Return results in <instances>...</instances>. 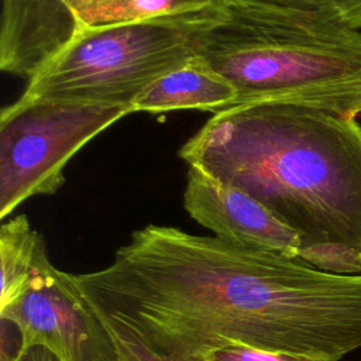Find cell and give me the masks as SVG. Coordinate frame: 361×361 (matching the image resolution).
Segmentation results:
<instances>
[{
	"label": "cell",
	"mask_w": 361,
	"mask_h": 361,
	"mask_svg": "<svg viewBox=\"0 0 361 361\" xmlns=\"http://www.w3.org/2000/svg\"><path fill=\"white\" fill-rule=\"evenodd\" d=\"M121 361H186L219 340L341 361L361 348V272L148 224L76 275Z\"/></svg>",
	"instance_id": "obj_1"
},
{
	"label": "cell",
	"mask_w": 361,
	"mask_h": 361,
	"mask_svg": "<svg viewBox=\"0 0 361 361\" xmlns=\"http://www.w3.org/2000/svg\"><path fill=\"white\" fill-rule=\"evenodd\" d=\"M240 188L300 238L299 258L361 272V126L317 107L255 103L216 113L179 149Z\"/></svg>",
	"instance_id": "obj_2"
},
{
	"label": "cell",
	"mask_w": 361,
	"mask_h": 361,
	"mask_svg": "<svg viewBox=\"0 0 361 361\" xmlns=\"http://www.w3.org/2000/svg\"><path fill=\"white\" fill-rule=\"evenodd\" d=\"M197 55L234 86V106L293 103L361 114V30L327 11L217 0Z\"/></svg>",
	"instance_id": "obj_3"
},
{
	"label": "cell",
	"mask_w": 361,
	"mask_h": 361,
	"mask_svg": "<svg viewBox=\"0 0 361 361\" xmlns=\"http://www.w3.org/2000/svg\"><path fill=\"white\" fill-rule=\"evenodd\" d=\"M216 4L185 16L82 28L20 97L131 106L152 82L197 55Z\"/></svg>",
	"instance_id": "obj_4"
},
{
	"label": "cell",
	"mask_w": 361,
	"mask_h": 361,
	"mask_svg": "<svg viewBox=\"0 0 361 361\" xmlns=\"http://www.w3.org/2000/svg\"><path fill=\"white\" fill-rule=\"evenodd\" d=\"M131 106L18 97L0 113V219L32 196L54 195L63 169Z\"/></svg>",
	"instance_id": "obj_5"
},
{
	"label": "cell",
	"mask_w": 361,
	"mask_h": 361,
	"mask_svg": "<svg viewBox=\"0 0 361 361\" xmlns=\"http://www.w3.org/2000/svg\"><path fill=\"white\" fill-rule=\"evenodd\" d=\"M13 322L24 345L42 344L62 361H121L118 347L93 309L76 275L55 268L44 245L23 292L0 309Z\"/></svg>",
	"instance_id": "obj_6"
},
{
	"label": "cell",
	"mask_w": 361,
	"mask_h": 361,
	"mask_svg": "<svg viewBox=\"0 0 361 361\" xmlns=\"http://www.w3.org/2000/svg\"><path fill=\"white\" fill-rule=\"evenodd\" d=\"M183 206L214 237L268 252L299 258L300 238L261 202L240 188L188 165Z\"/></svg>",
	"instance_id": "obj_7"
},
{
	"label": "cell",
	"mask_w": 361,
	"mask_h": 361,
	"mask_svg": "<svg viewBox=\"0 0 361 361\" xmlns=\"http://www.w3.org/2000/svg\"><path fill=\"white\" fill-rule=\"evenodd\" d=\"M0 69L32 79L79 27L63 0H1Z\"/></svg>",
	"instance_id": "obj_8"
},
{
	"label": "cell",
	"mask_w": 361,
	"mask_h": 361,
	"mask_svg": "<svg viewBox=\"0 0 361 361\" xmlns=\"http://www.w3.org/2000/svg\"><path fill=\"white\" fill-rule=\"evenodd\" d=\"M237 90L199 55L165 73L131 103L134 111L203 110L214 114L234 106Z\"/></svg>",
	"instance_id": "obj_9"
},
{
	"label": "cell",
	"mask_w": 361,
	"mask_h": 361,
	"mask_svg": "<svg viewBox=\"0 0 361 361\" xmlns=\"http://www.w3.org/2000/svg\"><path fill=\"white\" fill-rule=\"evenodd\" d=\"M217 0H71L79 30L199 13Z\"/></svg>",
	"instance_id": "obj_10"
},
{
	"label": "cell",
	"mask_w": 361,
	"mask_h": 361,
	"mask_svg": "<svg viewBox=\"0 0 361 361\" xmlns=\"http://www.w3.org/2000/svg\"><path fill=\"white\" fill-rule=\"evenodd\" d=\"M42 235L32 228L27 216L20 214L4 221L0 228V309L13 302L25 288L34 271Z\"/></svg>",
	"instance_id": "obj_11"
},
{
	"label": "cell",
	"mask_w": 361,
	"mask_h": 361,
	"mask_svg": "<svg viewBox=\"0 0 361 361\" xmlns=\"http://www.w3.org/2000/svg\"><path fill=\"white\" fill-rule=\"evenodd\" d=\"M186 361H326L300 354L271 351L237 343L219 340L207 344Z\"/></svg>",
	"instance_id": "obj_12"
},
{
	"label": "cell",
	"mask_w": 361,
	"mask_h": 361,
	"mask_svg": "<svg viewBox=\"0 0 361 361\" xmlns=\"http://www.w3.org/2000/svg\"><path fill=\"white\" fill-rule=\"evenodd\" d=\"M283 6L316 8L327 11L347 25L361 30V0H262Z\"/></svg>",
	"instance_id": "obj_13"
},
{
	"label": "cell",
	"mask_w": 361,
	"mask_h": 361,
	"mask_svg": "<svg viewBox=\"0 0 361 361\" xmlns=\"http://www.w3.org/2000/svg\"><path fill=\"white\" fill-rule=\"evenodd\" d=\"M1 322V334H0V361H16L17 355L20 354L24 343L23 336L18 327L4 319L0 317Z\"/></svg>",
	"instance_id": "obj_14"
},
{
	"label": "cell",
	"mask_w": 361,
	"mask_h": 361,
	"mask_svg": "<svg viewBox=\"0 0 361 361\" xmlns=\"http://www.w3.org/2000/svg\"><path fill=\"white\" fill-rule=\"evenodd\" d=\"M16 361H62L51 348L42 344L23 345Z\"/></svg>",
	"instance_id": "obj_15"
},
{
	"label": "cell",
	"mask_w": 361,
	"mask_h": 361,
	"mask_svg": "<svg viewBox=\"0 0 361 361\" xmlns=\"http://www.w3.org/2000/svg\"><path fill=\"white\" fill-rule=\"evenodd\" d=\"M69 1H71V0H63V3L68 6V8H69ZM69 10H71V8H69Z\"/></svg>",
	"instance_id": "obj_16"
}]
</instances>
